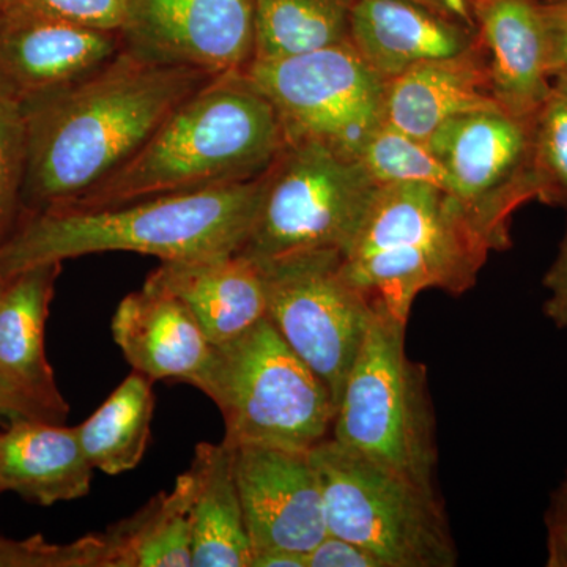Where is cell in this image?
<instances>
[{"label":"cell","mask_w":567,"mask_h":567,"mask_svg":"<svg viewBox=\"0 0 567 567\" xmlns=\"http://www.w3.org/2000/svg\"><path fill=\"white\" fill-rule=\"evenodd\" d=\"M213 74L123 50L69 87L22 104L28 163L22 199L35 212L80 199L128 162Z\"/></svg>","instance_id":"cell-1"},{"label":"cell","mask_w":567,"mask_h":567,"mask_svg":"<svg viewBox=\"0 0 567 567\" xmlns=\"http://www.w3.org/2000/svg\"><path fill=\"white\" fill-rule=\"evenodd\" d=\"M286 142L274 104L244 71L219 74L178 104L106 181L51 208L93 210L254 181L270 169Z\"/></svg>","instance_id":"cell-2"},{"label":"cell","mask_w":567,"mask_h":567,"mask_svg":"<svg viewBox=\"0 0 567 567\" xmlns=\"http://www.w3.org/2000/svg\"><path fill=\"white\" fill-rule=\"evenodd\" d=\"M264 182L265 174L93 210L33 212L0 245V274L11 279L39 265L99 252H137L169 262L240 251L251 233Z\"/></svg>","instance_id":"cell-3"},{"label":"cell","mask_w":567,"mask_h":567,"mask_svg":"<svg viewBox=\"0 0 567 567\" xmlns=\"http://www.w3.org/2000/svg\"><path fill=\"white\" fill-rule=\"evenodd\" d=\"M491 252L456 197L429 183H390L377 189L344 271L372 303L409 322L424 290L468 292Z\"/></svg>","instance_id":"cell-4"},{"label":"cell","mask_w":567,"mask_h":567,"mask_svg":"<svg viewBox=\"0 0 567 567\" xmlns=\"http://www.w3.org/2000/svg\"><path fill=\"white\" fill-rule=\"evenodd\" d=\"M406 323L375 305L336 406L331 439L429 494L436 491V420L427 368L406 353Z\"/></svg>","instance_id":"cell-5"},{"label":"cell","mask_w":567,"mask_h":567,"mask_svg":"<svg viewBox=\"0 0 567 567\" xmlns=\"http://www.w3.org/2000/svg\"><path fill=\"white\" fill-rule=\"evenodd\" d=\"M224 420L223 442L311 451L331 434L336 404L267 316L215 346L199 388Z\"/></svg>","instance_id":"cell-6"},{"label":"cell","mask_w":567,"mask_h":567,"mask_svg":"<svg viewBox=\"0 0 567 567\" xmlns=\"http://www.w3.org/2000/svg\"><path fill=\"white\" fill-rule=\"evenodd\" d=\"M330 535L365 548L382 567L457 566L440 495L358 456L331 436L312 447Z\"/></svg>","instance_id":"cell-7"},{"label":"cell","mask_w":567,"mask_h":567,"mask_svg":"<svg viewBox=\"0 0 567 567\" xmlns=\"http://www.w3.org/2000/svg\"><path fill=\"white\" fill-rule=\"evenodd\" d=\"M360 159L316 140H287L265 173L251 233L240 252L257 260L292 254H346L377 189Z\"/></svg>","instance_id":"cell-8"},{"label":"cell","mask_w":567,"mask_h":567,"mask_svg":"<svg viewBox=\"0 0 567 567\" xmlns=\"http://www.w3.org/2000/svg\"><path fill=\"white\" fill-rule=\"evenodd\" d=\"M259 264L268 319L338 406L375 305L346 275L342 252H300Z\"/></svg>","instance_id":"cell-9"},{"label":"cell","mask_w":567,"mask_h":567,"mask_svg":"<svg viewBox=\"0 0 567 567\" xmlns=\"http://www.w3.org/2000/svg\"><path fill=\"white\" fill-rule=\"evenodd\" d=\"M281 118L287 140H316L358 158L383 123L385 82L352 43L276 59L244 70Z\"/></svg>","instance_id":"cell-10"},{"label":"cell","mask_w":567,"mask_h":567,"mask_svg":"<svg viewBox=\"0 0 567 567\" xmlns=\"http://www.w3.org/2000/svg\"><path fill=\"white\" fill-rule=\"evenodd\" d=\"M533 121L503 110L470 112L450 118L425 141L450 174L453 196L492 251L509 248L514 212L539 194Z\"/></svg>","instance_id":"cell-11"},{"label":"cell","mask_w":567,"mask_h":567,"mask_svg":"<svg viewBox=\"0 0 567 567\" xmlns=\"http://www.w3.org/2000/svg\"><path fill=\"white\" fill-rule=\"evenodd\" d=\"M123 47L148 61L219 74L254 59V0H134Z\"/></svg>","instance_id":"cell-12"},{"label":"cell","mask_w":567,"mask_h":567,"mask_svg":"<svg viewBox=\"0 0 567 567\" xmlns=\"http://www.w3.org/2000/svg\"><path fill=\"white\" fill-rule=\"evenodd\" d=\"M235 477L252 555L308 554L328 535L322 487L311 451L234 447Z\"/></svg>","instance_id":"cell-13"},{"label":"cell","mask_w":567,"mask_h":567,"mask_svg":"<svg viewBox=\"0 0 567 567\" xmlns=\"http://www.w3.org/2000/svg\"><path fill=\"white\" fill-rule=\"evenodd\" d=\"M122 50V33L0 9V93L32 102L84 80Z\"/></svg>","instance_id":"cell-14"},{"label":"cell","mask_w":567,"mask_h":567,"mask_svg":"<svg viewBox=\"0 0 567 567\" xmlns=\"http://www.w3.org/2000/svg\"><path fill=\"white\" fill-rule=\"evenodd\" d=\"M468 2L496 104L513 117L533 121L554 92L543 0Z\"/></svg>","instance_id":"cell-15"},{"label":"cell","mask_w":567,"mask_h":567,"mask_svg":"<svg viewBox=\"0 0 567 567\" xmlns=\"http://www.w3.org/2000/svg\"><path fill=\"white\" fill-rule=\"evenodd\" d=\"M61 265H39L13 276L0 297V385L52 423L69 415L44 352V327Z\"/></svg>","instance_id":"cell-16"},{"label":"cell","mask_w":567,"mask_h":567,"mask_svg":"<svg viewBox=\"0 0 567 567\" xmlns=\"http://www.w3.org/2000/svg\"><path fill=\"white\" fill-rule=\"evenodd\" d=\"M112 338L134 371L199 390L215 346L189 309L173 295L142 287L126 295L112 316Z\"/></svg>","instance_id":"cell-17"},{"label":"cell","mask_w":567,"mask_h":567,"mask_svg":"<svg viewBox=\"0 0 567 567\" xmlns=\"http://www.w3.org/2000/svg\"><path fill=\"white\" fill-rule=\"evenodd\" d=\"M350 43L380 80L390 82L420 63L473 50L477 33L413 0H354Z\"/></svg>","instance_id":"cell-18"},{"label":"cell","mask_w":567,"mask_h":567,"mask_svg":"<svg viewBox=\"0 0 567 567\" xmlns=\"http://www.w3.org/2000/svg\"><path fill=\"white\" fill-rule=\"evenodd\" d=\"M144 286L181 300L213 346L237 338L267 316L262 265L240 251L162 262Z\"/></svg>","instance_id":"cell-19"},{"label":"cell","mask_w":567,"mask_h":567,"mask_svg":"<svg viewBox=\"0 0 567 567\" xmlns=\"http://www.w3.org/2000/svg\"><path fill=\"white\" fill-rule=\"evenodd\" d=\"M502 110L492 95L480 41L456 58L413 66L385 82L383 123L427 141L440 125L470 112Z\"/></svg>","instance_id":"cell-20"},{"label":"cell","mask_w":567,"mask_h":567,"mask_svg":"<svg viewBox=\"0 0 567 567\" xmlns=\"http://www.w3.org/2000/svg\"><path fill=\"white\" fill-rule=\"evenodd\" d=\"M93 466L76 427L39 417H14L0 432V492H17L41 506L73 502L91 492Z\"/></svg>","instance_id":"cell-21"},{"label":"cell","mask_w":567,"mask_h":567,"mask_svg":"<svg viewBox=\"0 0 567 567\" xmlns=\"http://www.w3.org/2000/svg\"><path fill=\"white\" fill-rule=\"evenodd\" d=\"M234 454L226 442L199 443L186 470L193 567L251 566Z\"/></svg>","instance_id":"cell-22"},{"label":"cell","mask_w":567,"mask_h":567,"mask_svg":"<svg viewBox=\"0 0 567 567\" xmlns=\"http://www.w3.org/2000/svg\"><path fill=\"white\" fill-rule=\"evenodd\" d=\"M189 480L177 477L132 516L99 533L102 567H193Z\"/></svg>","instance_id":"cell-23"},{"label":"cell","mask_w":567,"mask_h":567,"mask_svg":"<svg viewBox=\"0 0 567 567\" xmlns=\"http://www.w3.org/2000/svg\"><path fill=\"white\" fill-rule=\"evenodd\" d=\"M152 380L134 371L84 423L78 440L93 470L115 476L141 464L152 435Z\"/></svg>","instance_id":"cell-24"},{"label":"cell","mask_w":567,"mask_h":567,"mask_svg":"<svg viewBox=\"0 0 567 567\" xmlns=\"http://www.w3.org/2000/svg\"><path fill=\"white\" fill-rule=\"evenodd\" d=\"M354 0H254V59L276 61L349 43Z\"/></svg>","instance_id":"cell-25"},{"label":"cell","mask_w":567,"mask_h":567,"mask_svg":"<svg viewBox=\"0 0 567 567\" xmlns=\"http://www.w3.org/2000/svg\"><path fill=\"white\" fill-rule=\"evenodd\" d=\"M377 185L421 182L453 196V181L427 142L382 123L358 155Z\"/></svg>","instance_id":"cell-26"},{"label":"cell","mask_w":567,"mask_h":567,"mask_svg":"<svg viewBox=\"0 0 567 567\" xmlns=\"http://www.w3.org/2000/svg\"><path fill=\"white\" fill-rule=\"evenodd\" d=\"M539 203L567 210V99L555 91L533 121Z\"/></svg>","instance_id":"cell-27"},{"label":"cell","mask_w":567,"mask_h":567,"mask_svg":"<svg viewBox=\"0 0 567 567\" xmlns=\"http://www.w3.org/2000/svg\"><path fill=\"white\" fill-rule=\"evenodd\" d=\"M28 125L22 104L0 93V245L13 234L24 188Z\"/></svg>","instance_id":"cell-28"},{"label":"cell","mask_w":567,"mask_h":567,"mask_svg":"<svg viewBox=\"0 0 567 567\" xmlns=\"http://www.w3.org/2000/svg\"><path fill=\"white\" fill-rule=\"evenodd\" d=\"M0 567H102L100 535L52 544L40 535L24 540L0 536Z\"/></svg>","instance_id":"cell-29"},{"label":"cell","mask_w":567,"mask_h":567,"mask_svg":"<svg viewBox=\"0 0 567 567\" xmlns=\"http://www.w3.org/2000/svg\"><path fill=\"white\" fill-rule=\"evenodd\" d=\"M134 0H3L0 9L25 11L95 31L122 33Z\"/></svg>","instance_id":"cell-30"},{"label":"cell","mask_w":567,"mask_h":567,"mask_svg":"<svg viewBox=\"0 0 567 567\" xmlns=\"http://www.w3.org/2000/svg\"><path fill=\"white\" fill-rule=\"evenodd\" d=\"M306 567H382L374 555L352 540L330 535L306 554Z\"/></svg>","instance_id":"cell-31"},{"label":"cell","mask_w":567,"mask_h":567,"mask_svg":"<svg viewBox=\"0 0 567 567\" xmlns=\"http://www.w3.org/2000/svg\"><path fill=\"white\" fill-rule=\"evenodd\" d=\"M547 40V71L551 82L567 74V3L543 0Z\"/></svg>","instance_id":"cell-32"},{"label":"cell","mask_w":567,"mask_h":567,"mask_svg":"<svg viewBox=\"0 0 567 567\" xmlns=\"http://www.w3.org/2000/svg\"><path fill=\"white\" fill-rule=\"evenodd\" d=\"M543 286L548 293L544 315L558 330H567V229L557 257L544 276Z\"/></svg>","instance_id":"cell-33"},{"label":"cell","mask_w":567,"mask_h":567,"mask_svg":"<svg viewBox=\"0 0 567 567\" xmlns=\"http://www.w3.org/2000/svg\"><path fill=\"white\" fill-rule=\"evenodd\" d=\"M547 567H567V525H546Z\"/></svg>","instance_id":"cell-34"},{"label":"cell","mask_w":567,"mask_h":567,"mask_svg":"<svg viewBox=\"0 0 567 567\" xmlns=\"http://www.w3.org/2000/svg\"><path fill=\"white\" fill-rule=\"evenodd\" d=\"M249 567H306V554L292 550L257 551Z\"/></svg>","instance_id":"cell-35"},{"label":"cell","mask_w":567,"mask_h":567,"mask_svg":"<svg viewBox=\"0 0 567 567\" xmlns=\"http://www.w3.org/2000/svg\"><path fill=\"white\" fill-rule=\"evenodd\" d=\"M413 2L423 3L429 9L440 11V13L447 14V17L454 18V20L465 22V24L475 28L468 0H413Z\"/></svg>","instance_id":"cell-36"},{"label":"cell","mask_w":567,"mask_h":567,"mask_svg":"<svg viewBox=\"0 0 567 567\" xmlns=\"http://www.w3.org/2000/svg\"><path fill=\"white\" fill-rule=\"evenodd\" d=\"M546 525H567V468L565 476L559 481L554 494L550 495V503L544 516Z\"/></svg>","instance_id":"cell-37"},{"label":"cell","mask_w":567,"mask_h":567,"mask_svg":"<svg viewBox=\"0 0 567 567\" xmlns=\"http://www.w3.org/2000/svg\"><path fill=\"white\" fill-rule=\"evenodd\" d=\"M2 416L11 417V420L14 417H39L24 401L0 385V417Z\"/></svg>","instance_id":"cell-38"},{"label":"cell","mask_w":567,"mask_h":567,"mask_svg":"<svg viewBox=\"0 0 567 567\" xmlns=\"http://www.w3.org/2000/svg\"><path fill=\"white\" fill-rule=\"evenodd\" d=\"M554 89L555 91L561 93V95H565L567 99V74H563V76L555 78Z\"/></svg>","instance_id":"cell-39"},{"label":"cell","mask_w":567,"mask_h":567,"mask_svg":"<svg viewBox=\"0 0 567 567\" xmlns=\"http://www.w3.org/2000/svg\"><path fill=\"white\" fill-rule=\"evenodd\" d=\"M10 279L3 278L2 274H0V297L6 292L7 286H9Z\"/></svg>","instance_id":"cell-40"},{"label":"cell","mask_w":567,"mask_h":567,"mask_svg":"<svg viewBox=\"0 0 567 567\" xmlns=\"http://www.w3.org/2000/svg\"><path fill=\"white\" fill-rule=\"evenodd\" d=\"M548 2L567 3V0H548Z\"/></svg>","instance_id":"cell-41"},{"label":"cell","mask_w":567,"mask_h":567,"mask_svg":"<svg viewBox=\"0 0 567 567\" xmlns=\"http://www.w3.org/2000/svg\"><path fill=\"white\" fill-rule=\"evenodd\" d=\"M2 2H3V0H0V7H2Z\"/></svg>","instance_id":"cell-42"}]
</instances>
